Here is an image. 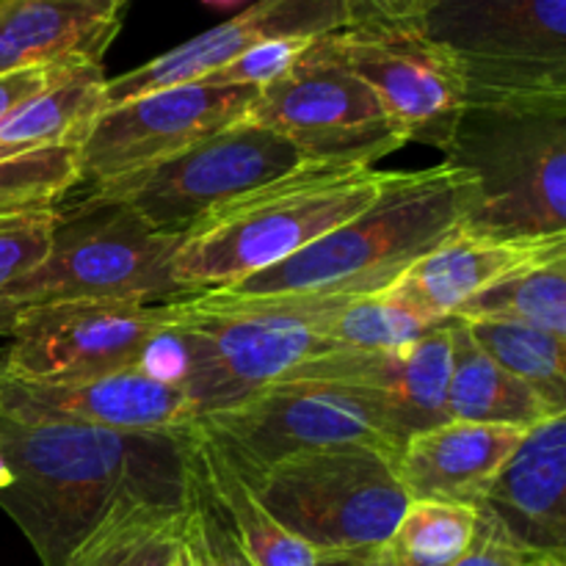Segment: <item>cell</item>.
<instances>
[{
  "mask_svg": "<svg viewBox=\"0 0 566 566\" xmlns=\"http://www.w3.org/2000/svg\"><path fill=\"white\" fill-rule=\"evenodd\" d=\"M451 376V318L426 332L412 346L392 352L332 348L307 359L282 381H326L374 401L398 442L446 423Z\"/></svg>",
  "mask_w": 566,
  "mask_h": 566,
  "instance_id": "2e32d148",
  "label": "cell"
},
{
  "mask_svg": "<svg viewBox=\"0 0 566 566\" xmlns=\"http://www.w3.org/2000/svg\"><path fill=\"white\" fill-rule=\"evenodd\" d=\"M249 484L318 556L381 551L409 503L396 457L370 446L298 453Z\"/></svg>",
  "mask_w": 566,
  "mask_h": 566,
  "instance_id": "52a82bcc",
  "label": "cell"
},
{
  "mask_svg": "<svg viewBox=\"0 0 566 566\" xmlns=\"http://www.w3.org/2000/svg\"><path fill=\"white\" fill-rule=\"evenodd\" d=\"M188 503L191 495L119 503L64 566H171L182 551Z\"/></svg>",
  "mask_w": 566,
  "mask_h": 566,
  "instance_id": "d4e9b609",
  "label": "cell"
},
{
  "mask_svg": "<svg viewBox=\"0 0 566 566\" xmlns=\"http://www.w3.org/2000/svg\"><path fill=\"white\" fill-rule=\"evenodd\" d=\"M315 566H387L385 558L376 553H335V556H318Z\"/></svg>",
  "mask_w": 566,
  "mask_h": 566,
  "instance_id": "8d00e7d4",
  "label": "cell"
},
{
  "mask_svg": "<svg viewBox=\"0 0 566 566\" xmlns=\"http://www.w3.org/2000/svg\"><path fill=\"white\" fill-rule=\"evenodd\" d=\"M562 254H566V235L492 238L457 230L409 265L392 287L412 298L431 318L446 321L497 282Z\"/></svg>",
  "mask_w": 566,
  "mask_h": 566,
  "instance_id": "d6986e66",
  "label": "cell"
},
{
  "mask_svg": "<svg viewBox=\"0 0 566 566\" xmlns=\"http://www.w3.org/2000/svg\"><path fill=\"white\" fill-rule=\"evenodd\" d=\"M77 188L75 149H39L0 160V219L59 208Z\"/></svg>",
  "mask_w": 566,
  "mask_h": 566,
  "instance_id": "f546056e",
  "label": "cell"
},
{
  "mask_svg": "<svg viewBox=\"0 0 566 566\" xmlns=\"http://www.w3.org/2000/svg\"><path fill=\"white\" fill-rule=\"evenodd\" d=\"M523 434V429L512 426L446 420L403 442L396 453V473L409 501H448L479 509Z\"/></svg>",
  "mask_w": 566,
  "mask_h": 566,
  "instance_id": "ffe728a7",
  "label": "cell"
},
{
  "mask_svg": "<svg viewBox=\"0 0 566 566\" xmlns=\"http://www.w3.org/2000/svg\"><path fill=\"white\" fill-rule=\"evenodd\" d=\"M348 296H232L205 291L169 302L171 381L197 418L247 401L293 368L332 352L326 326Z\"/></svg>",
  "mask_w": 566,
  "mask_h": 566,
  "instance_id": "3957f363",
  "label": "cell"
},
{
  "mask_svg": "<svg viewBox=\"0 0 566 566\" xmlns=\"http://www.w3.org/2000/svg\"><path fill=\"white\" fill-rule=\"evenodd\" d=\"M348 25L346 0H258L232 20L177 44L169 53L125 75L108 77L105 99L116 105L158 88L197 83L271 39H321Z\"/></svg>",
  "mask_w": 566,
  "mask_h": 566,
  "instance_id": "e0dca14e",
  "label": "cell"
},
{
  "mask_svg": "<svg viewBox=\"0 0 566 566\" xmlns=\"http://www.w3.org/2000/svg\"><path fill=\"white\" fill-rule=\"evenodd\" d=\"M396 177L374 166H302L205 216L182 235L171 274L188 296L238 285L363 213Z\"/></svg>",
  "mask_w": 566,
  "mask_h": 566,
  "instance_id": "277c9868",
  "label": "cell"
},
{
  "mask_svg": "<svg viewBox=\"0 0 566 566\" xmlns=\"http://www.w3.org/2000/svg\"><path fill=\"white\" fill-rule=\"evenodd\" d=\"M479 512L520 551L566 556V412L525 431Z\"/></svg>",
  "mask_w": 566,
  "mask_h": 566,
  "instance_id": "ac0fdd59",
  "label": "cell"
},
{
  "mask_svg": "<svg viewBox=\"0 0 566 566\" xmlns=\"http://www.w3.org/2000/svg\"><path fill=\"white\" fill-rule=\"evenodd\" d=\"M72 70H77V66H33V70H17L0 75V125H3L22 103H28V99L36 97L39 92H44L48 86L59 83L61 77L70 75Z\"/></svg>",
  "mask_w": 566,
  "mask_h": 566,
  "instance_id": "d6a6232c",
  "label": "cell"
},
{
  "mask_svg": "<svg viewBox=\"0 0 566 566\" xmlns=\"http://www.w3.org/2000/svg\"><path fill=\"white\" fill-rule=\"evenodd\" d=\"M247 122L291 142L304 164L335 169H368L409 144L374 88L324 53L318 39L293 70L260 88Z\"/></svg>",
  "mask_w": 566,
  "mask_h": 566,
  "instance_id": "8fae6325",
  "label": "cell"
},
{
  "mask_svg": "<svg viewBox=\"0 0 566 566\" xmlns=\"http://www.w3.org/2000/svg\"><path fill=\"white\" fill-rule=\"evenodd\" d=\"M473 340L553 409H566V340L517 321L462 318Z\"/></svg>",
  "mask_w": 566,
  "mask_h": 566,
  "instance_id": "4316f807",
  "label": "cell"
},
{
  "mask_svg": "<svg viewBox=\"0 0 566 566\" xmlns=\"http://www.w3.org/2000/svg\"><path fill=\"white\" fill-rule=\"evenodd\" d=\"M258 92L197 81L108 105L75 149L77 186L92 191L125 180L247 119Z\"/></svg>",
  "mask_w": 566,
  "mask_h": 566,
  "instance_id": "4fadbf2b",
  "label": "cell"
},
{
  "mask_svg": "<svg viewBox=\"0 0 566 566\" xmlns=\"http://www.w3.org/2000/svg\"><path fill=\"white\" fill-rule=\"evenodd\" d=\"M528 566H566V556H534Z\"/></svg>",
  "mask_w": 566,
  "mask_h": 566,
  "instance_id": "74e56055",
  "label": "cell"
},
{
  "mask_svg": "<svg viewBox=\"0 0 566 566\" xmlns=\"http://www.w3.org/2000/svg\"><path fill=\"white\" fill-rule=\"evenodd\" d=\"M437 324L442 321L431 318L423 307L390 285L363 296H348L329 318L326 337L335 348L392 352L412 346Z\"/></svg>",
  "mask_w": 566,
  "mask_h": 566,
  "instance_id": "83f0119b",
  "label": "cell"
},
{
  "mask_svg": "<svg viewBox=\"0 0 566 566\" xmlns=\"http://www.w3.org/2000/svg\"><path fill=\"white\" fill-rule=\"evenodd\" d=\"M191 475V473H188ZM182 566H216V556L208 545V534H205L202 509H199V497L191 484V503H188V520L186 534H182Z\"/></svg>",
  "mask_w": 566,
  "mask_h": 566,
  "instance_id": "e575fe53",
  "label": "cell"
},
{
  "mask_svg": "<svg viewBox=\"0 0 566 566\" xmlns=\"http://www.w3.org/2000/svg\"><path fill=\"white\" fill-rule=\"evenodd\" d=\"M475 506L448 501H409L379 556L387 566H453L479 534Z\"/></svg>",
  "mask_w": 566,
  "mask_h": 566,
  "instance_id": "484cf974",
  "label": "cell"
},
{
  "mask_svg": "<svg viewBox=\"0 0 566 566\" xmlns=\"http://www.w3.org/2000/svg\"><path fill=\"white\" fill-rule=\"evenodd\" d=\"M186 431L133 434L0 412V509L42 566H64L119 503L191 495Z\"/></svg>",
  "mask_w": 566,
  "mask_h": 566,
  "instance_id": "6da1fadb",
  "label": "cell"
},
{
  "mask_svg": "<svg viewBox=\"0 0 566 566\" xmlns=\"http://www.w3.org/2000/svg\"><path fill=\"white\" fill-rule=\"evenodd\" d=\"M197 429L247 481L324 448L370 446L390 457L401 451L374 401L326 381H276L235 407L202 415Z\"/></svg>",
  "mask_w": 566,
  "mask_h": 566,
  "instance_id": "30bf717a",
  "label": "cell"
},
{
  "mask_svg": "<svg viewBox=\"0 0 566 566\" xmlns=\"http://www.w3.org/2000/svg\"><path fill=\"white\" fill-rule=\"evenodd\" d=\"M127 0H0V75L103 64Z\"/></svg>",
  "mask_w": 566,
  "mask_h": 566,
  "instance_id": "44dd1931",
  "label": "cell"
},
{
  "mask_svg": "<svg viewBox=\"0 0 566 566\" xmlns=\"http://www.w3.org/2000/svg\"><path fill=\"white\" fill-rule=\"evenodd\" d=\"M3 381H6V374H3V368H0V392H3Z\"/></svg>",
  "mask_w": 566,
  "mask_h": 566,
  "instance_id": "ab89813d",
  "label": "cell"
},
{
  "mask_svg": "<svg viewBox=\"0 0 566 566\" xmlns=\"http://www.w3.org/2000/svg\"><path fill=\"white\" fill-rule=\"evenodd\" d=\"M55 224L59 208L0 219V296L48 258Z\"/></svg>",
  "mask_w": 566,
  "mask_h": 566,
  "instance_id": "4dcf8cb0",
  "label": "cell"
},
{
  "mask_svg": "<svg viewBox=\"0 0 566 566\" xmlns=\"http://www.w3.org/2000/svg\"><path fill=\"white\" fill-rule=\"evenodd\" d=\"M420 3H423V0H403V9H407V20H409V25H412L415 17H418Z\"/></svg>",
  "mask_w": 566,
  "mask_h": 566,
  "instance_id": "f35d334b",
  "label": "cell"
},
{
  "mask_svg": "<svg viewBox=\"0 0 566 566\" xmlns=\"http://www.w3.org/2000/svg\"><path fill=\"white\" fill-rule=\"evenodd\" d=\"M475 188L448 160L398 171L370 208L249 280L232 296H363L390 287L409 265L462 230Z\"/></svg>",
  "mask_w": 566,
  "mask_h": 566,
  "instance_id": "7a4b0ae2",
  "label": "cell"
},
{
  "mask_svg": "<svg viewBox=\"0 0 566 566\" xmlns=\"http://www.w3.org/2000/svg\"><path fill=\"white\" fill-rule=\"evenodd\" d=\"M346 6L352 25H409L403 0H346Z\"/></svg>",
  "mask_w": 566,
  "mask_h": 566,
  "instance_id": "d590c367",
  "label": "cell"
},
{
  "mask_svg": "<svg viewBox=\"0 0 566 566\" xmlns=\"http://www.w3.org/2000/svg\"><path fill=\"white\" fill-rule=\"evenodd\" d=\"M105 83L103 64H86L22 103L0 125V160L39 149L81 147L88 127L108 108Z\"/></svg>",
  "mask_w": 566,
  "mask_h": 566,
  "instance_id": "cb8c5ba5",
  "label": "cell"
},
{
  "mask_svg": "<svg viewBox=\"0 0 566 566\" xmlns=\"http://www.w3.org/2000/svg\"><path fill=\"white\" fill-rule=\"evenodd\" d=\"M453 318L517 321L566 340V254L497 282Z\"/></svg>",
  "mask_w": 566,
  "mask_h": 566,
  "instance_id": "f1b7e54d",
  "label": "cell"
},
{
  "mask_svg": "<svg viewBox=\"0 0 566 566\" xmlns=\"http://www.w3.org/2000/svg\"><path fill=\"white\" fill-rule=\"evenodd\" d=\"M318 44L374 88L407 142L446 153L468 105L464 75L446 50L415 25H352Z\"/></svg>",
  "mask_w": 566,
  "mask_h": 566,
  "instance_id": "5bb4252c",
  "label": "cell"
},
{
  "mask_svg": "<svg viewBox=\"0 0 566 566\" xmlns=\"http://www.w3.org/2000/svg\"><path fill=\"white\" fill-rule=\"evenodd\" d=\"M169 329V302H48L11 321L3 374L20 381H66L147 365Z\"/></svg>",
  "mask_w": 566,
  "mask_h": 566,
  "instance_id": "7c38bea8",
  "label": "cell"
},
{
  "mask_svg": "<svg viewBox=\"0 0 566 566\" xmlns=\"http://www.w3.org/2000/svg\"><path fill=\"white\" fill-rule=\"evenodd\" d=\"M188 468L210 506L221 514L252 566H315L318 553L293 536L258 497L254 486L210 446L197 423L186 431Z\"/></svg>",
  "mask_w": 566,
  "mask_h": 566,
  "instance_id": "7402d4cb",
  "label": "cell"
},
{
  "mask_svg": "<svg viewBox=\"0 0 566 566\" xmlns=\"http://www.w3.org/2000/svg\"><path fill=\"white\" fill-rule=\"evenodd\" d=\"M531 558L534 556L520 551L514 542H509L495 523L481 517L473 547H470L462 562H457L453 566H528Z\"/></svg>",
  "mask_w": 566,
  "mask_h": 566,
  "instance_id": "836d02e7",
  "label": "cell"
},
{
  "mask_svg": "<svg viewBox=\"0 0 566 566\" xmlns=\"http://www.w3.org/2000/svg\"><path fill=\"white\" fill-rule=\"evenodd\" d=\"M182 235L144 224L125 205L59 208L50 252L0 296V335L22 307L48 302L166 304L188 296L171 274Z\"/></svg>",
  "mask_w": 566,
  "mask_h": 566,
  "instance_id": "8992f818",
  "label": "cell"
},
{
  "mask_svg": "<svg viewBox=\"0 0 566 566\" xmlns=\"http://www.w3.org/2000/svg\"><path fill=\"white\" fill-rule=\"evenodd\" d=\"M171 566H182V558H180V556H177V562H175V564H171Z\"/></svg>",
  "mask_w": 566,
  "mask_h": 566,
  "instance_id": "60d3db41",
  "label": "cell"
},
{
  "mask_svg": "<svg viewBox=\"0 0 566 566\" xmlns=\"http://www.w3.org/2000/svg\"><path fill=\"white\" fill-rule=\"evenodd\" d=\"M412 25L457 61L468 99L566 97V0H423Z\"/></svg>",
  "mask_w": 566,
  "mask_h": 566,
  "instance_id": "ba28073f",
  "label": "cell"
},
{
  "mask_svg": "<svg viewBox=\"0 0 566 566\" xmlns=\"http://www.w3.org/2000/svg\"><path fill=\"white\" fill-rule=\"evenodd\" d=\"M0 412L133 434L182 431L197 423L193 403L182 387L149 363L66 381H20L6 376Z\"/></svg>",
  "mask_w": 566,
  "mask_h": 566,
  "instance_id": "9a60e30c",
  "label": "cell"
},
{
  "mask_svg": "<svg viewBox=\"0 0 566 566\" xmlns=\"http://www.w3.org/2000/svg\"><path fill=\"white\" fill-rule=\"evenodd\" d=\"M313 42L315 39H271V42H263L238 55L235 61L216 70L213 75L202 77V83H210V86L265 88L269 83L280 81L287 70H293V64L307 53Z\"/></svg>",
  "mask_w": 566,
  "mask_h": 566,
  "instance_id": "1f68e13d",
  "label": "cell"
},
{
  "mask_svg": "<svg viewBox=\"0 0 566 566\" xmlns=\"http://www.w3.org/2000/svg\"><path fill=\"white\" fill-rule=\"evenodd\" d=\"M446 160L475 188L464 232L566 235V97L468 99Z\"/></svg>",
  "mask_w": 566,
  "mask_h": 566,
  "instance_id": "5b68a950",
  "label": "cell"
},
{
  "mask_svg": "<svg viewBox=\"0 0 566 566\" xmlns=\"http://www.w3.org/2000/svg\"><path fill=\"white\" fill-rule=\"evenodd\" d=\"M302 166L291 142L241 119L138 175L83 191L81 202L125 205L153 230L186 235L221 205Z\"/></svg>",
  "mask_w": 566,
  "mask_h": 566,
  "instance_id": "9c48e42d",
  "label": "cell"
},
{
  "mask_svg": "<svg viewBox=\"0 0 566 566\" xmlns=\"http://www.w3.org/2000/svg\"><path fill=\"white\" fill-rule=\"evenodd\" d=\"M446 409L448 420L512 426L523 431L562 412L536 396L525 381L509 374L503 365H497L473 340L462 318H451V376H448Z\"/></svg>",
  "mask_w": 566,
  "mask_h": 566,
  "instance_id": "603a6c76",
  "label": "cell"
}]
</instances>
